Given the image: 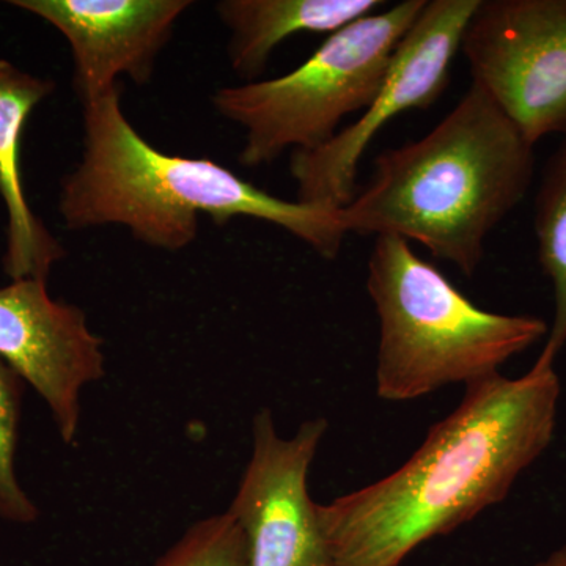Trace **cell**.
<instances>
[{
	"label": "cell",
	"mask_w": 566,
	"mask_h": 566,
	"mask_svg": "<svg viewBox=\"0 0 566 566\" xmlns=\"http://www.w3.org/2000/svg\"><path fill=\"white\" fill-rule=\"evenodd\" d=\"M560 379L536 363L465 387L401 468L329 504L318 520L335 566H400L417 547L501 504L556 433Z\"/></svg>",
	"instance_id": "obj_1"
},
{
	"label": "cell",
	"mask_w": 566,
	"mask_h": 566,
	"mask_svg": "<svg viewBox=\"0 0 566 566\" xmlns=\"http://www.w3.org/2000/svg\"><path fill=\"white\" fill-rule=\"evenodd\" d=\"M84 106V151L63 180L61 211L70 230L122 226L150 248L178 252L199 234L200 214L273 223L324 260L337 259L348 229L342 208L283 200L207 158L167 155L129 123L122 87Z\"/></svg>",
	"instance_id": "obj_2"
},
{
	"label": "cell",
	"mask_w": 566,
	"mask_h": 566,
	"mask_svg": "<svg viewBox=\"0 0 566 566\" xmlns=\"http://www.w3.org/2000/svg\"><path fill=\"white\" fill-rule=\"evenodd\" d=\"M535 145L472 82L460 103L422 139L389 148L344 210L348 233L397 234L468 277L486 238L531 189Z\"/></svg>",
	"instance_id": "obj_3"
},
{
	"label": "cell",
	"mask_w": 566,
	"mask_h": 566,
	"mask_svg": "<svg viewBox=\"0 0 566 566\" xmlns=\"http://www.w3.org/2000/svg\"><path fill=\"white\" fill-rule=\"evenodd\" d=\"M367 292L379 319L376 395L392 403L499 375L549 331L536 316L479 307L397 234L375 238Z\"/></svg>",
	"instance_id": "obj_4"
},
{
	"label": "cell",
	"mask_w": 566,
	"mask_h": 566,
	"mask_svg": "<svg viewBox=\"0 0 566 566\" xmlns=\"http://www.w3.org/2000/svg\"><path fill=\"white\" fill-rule=\"evenodd\" d=\"M427 0H405L327 36L296 70L275 80L222 87L212 106L244 132L240 163L259 167L283 153L322 147L348 115L365 111L385 81L398 43Z\"/></svg>",
	"instance_id": "obj_5"
},
{
	"label": "cell",
	"mask_w": 566,
	"mask_h": 566,
	"mask_svg": "<svg viewBox=\"0 0 566 566\" xmlns=\"http://www.w3.org/2000/svg\"><path fill=\"white\" fill-rule=\"evenodd\" d=\"M480 0H427L398 43L381 87L363 115L322 147L293 151L290 174L296 200L345 208L356 197L364 153L389 123L408 111L428 109L449 84L450 66Z\"/></svg>",
	"instance_id": "obj_6"
},
{
	"label": "cell",
	"mask_w": 566,
	"mask_h": 566,
	"mask_svg": "<svg viewBox=\"0 0 566 566\" xmlns=\"http://www.w3.org/2000/svg\"><path fill=\"white\" fill-rule=\"evenodd\" d=\"M460 52L532 145L566 137V0H480Z\"/></svg>",
	"instance_id": "obj_7"
},
{
	"label": "cell",
	"mask_w": 566,
	"mask_h": 566,
	"mask_svg": "<svg viewBox=\"0 0 566 566\" xmlns=\"http://www.w3.org/2000/svg\"><path fill=\"white\" fill-rule=\"evenodd\" d=\"M329 422L305 420L283 438L273 412L252 420V450L227 512L243 531L249 566H335L308 494V472Z\"/></svg>",
	"instance_id": "obj_8"
},
{
	"label": "cell",
	"mask_w": 566,
	"mask_h": 566,
	"mask_svg": "<svg viewBox=\"0 0 566 566\" xmlns=\"http://www.w3.org/2000/svg\"><path fill=\"white\" fill-rule=\"evenodd\" d=\"M0 359L35 389L65 444L80 436L81 395L106 374L104 345L76 305L52 300L46 281L0 289Z\"/></svg>",
	"instance_id": "obj_9"
},
{
	"label": "cell",
	"mask_w": 566,
	"mask_h": 566,
	"mask_svg": "<svg viewBox=\"0 0 566 566\" xmlns=\"http://www.w3.org/2000/svg\"><path fill=\"white\" fill-rule=\"evenodd\" d=\"M69 41L74 88L82 104L118 87L126 76L148 84L189 0H14Z\"/></svg>",
	"instance_id": "obj_10"
},
{
	"label": "cell",
	"mask_w": 566,
	"mask_h": 566,
	"mask_svg": "<svg viewBox=\"0 0 566 566\" xmlns=\"http://www.w3.org/2000/svg\"><path fill=\"white\" fill-rule=\"evenodd\" d=\"M52 91V81L40 80L0 61V196L9 216L3 268L11 281H48L51 268L63 256L62 245L29 207L20 166L25 123Z\"/></svg>",
	"instance_id": "obj_11"
},
{
	"label": "cell",
	"mask_w": 566,
	"mask_h": 566,
	"mask_svg": "<svg viewBox=\"0 0 566 566\" xmlns=\"http://www.w3.org/2000/svg\"><path fill=\"white\" fill-rule=\"evenodd\" d=\"M386 6L381 0H222L219 20L230 31L234 74L253 82L275 48L300 33H333Z\"/></svg>",
	"instance_id": "obj_12"
},
{
	"label": "cell",
	"mask_w": 566,
	"mask_h": 566,
	"mask_svg": "<svg viewBox=\"0 0 566 566\" xmlns=\"http://www.w3.org/2000/svg\"><path fill=\"white\" fill-rule=\"evenodd\" d=\"M538 262L554 294V316L536 363L554 365L566 345V137L549 161L535 199Z\"/></svg>",
	"instance_id": "obj_13"
},
{
	"label": "cell",
	"mask_w": 566,
	"mask_h": 566,
	"mask_svg": "<svg viewBox=\"0 0 566 566\" xmlns=\"http://www.w3.org/2000/svg\"><path fill=\"white\" fill-rule=\"evenodd\" d=\"M150 566H249L243 531L229 512L196 521Z\"/></svg>",
	"instance_id": "obj_14"
},
{
	"label": "cell",
	"mask_w": 566,
	"mask_h": 566,
	"mask_svg": "<svg viewBox=\"0 0 566 566\" xmlns=\"http://www.w3.org/2000/svg\"><path fill=\"white\" fill-rule=\"evenodd\" d=\"M21 378L0 359V517L14 524L39 520V506L18 480L17 444L21 411Z\"/></svg>",
	"instance_id": "obj_15"
},
{
	"label": "cell",
	"mask_w": 566,
	"mask_h": 566,
	"mask_svg": "<svg viewBox=\"0 0 566 566\" xmlns=\"http://www.w3.org/2000/svg\"><path fill=\"white\" fill-rule=\"evenodd\" d=\"M535 566H566V546L554 551L546 560L539 562Z\"/></svg>",
	"instance_id": "obj_16"
}]
</instances>
